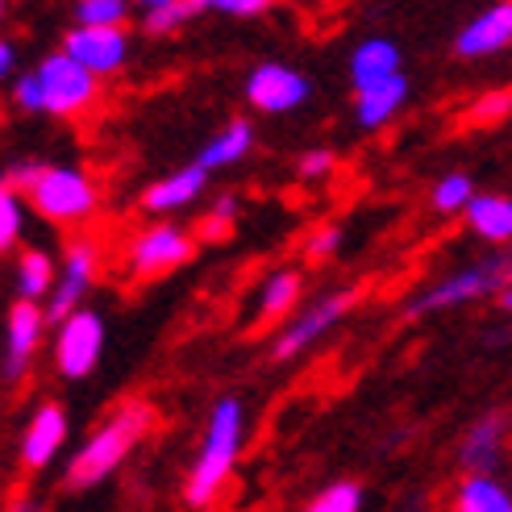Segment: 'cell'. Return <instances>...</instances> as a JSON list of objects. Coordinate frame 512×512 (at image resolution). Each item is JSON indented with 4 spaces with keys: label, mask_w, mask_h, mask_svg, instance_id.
Segmentation results:
<instances>
[{
    "label": "cell",
    "mask_w": 512,
    "mask_h": 512,
    "mask_svg": "<svg viewBox=\"0 0 512 512\" xmlns=\"http://www.w3.org/2000/svg\"><path fill=\"white\" fill-rule=\"evenodd\" d=\"M150 425H155V408H150L146 400H125L117 413L105 425H100L80 450L71 454L63 483H67L71 492L96 488L100 479H109L125 463V458H130V450L146 438Z\"/></svg>",
    "instance_id": "6da1fadb"
},
{
    "label": "cell",
    "mask_w": 512,
    "mask_h": 512,
    "mask_svg": "<svg viewBox=\"0 0 512 512\" xmlns=\"http://www.w3.org/2000/svg\"><path fill=\"white\" fill-rule=\"evenodd\" d=\"M242 429H246L242 404L234 396L217 400L213 404V417H209V429H204V446H200L196 463L188 471V483H184V500L192 508L213 504V496L221 492V483L229 479V471H234V463H238Z\"/></svg>",
    "instance_id": "7a4b0ae2"
},
{
    "label": "cell",
    "mask_w": 512,
    "mask_h": 512,
    "mask_svg": "<svg viewBox=\"0 0 512 512\" xmlns=\"http://www.w3.org/2000/svg\"><path fill=\"white\" fill-rule=\"evenodd\" d=\"M504 288H512V254H488L463 271H454L442 284H433L429 292H421L408 304V317H429L442 309H458V304H471L483 296H500Z\"/></svg>",
    "instance_id": "3957f363"
},
{
    "label": "cell",
    "mask_w": 512,
    "mask_h": 512,
    "mask_svg": "<svg viewBox=\"0 0 512 512\" xmlns=\"http://www.w3.org/2000/svg\"><path fill=\"white\" fill-rule=\"evenodd\" d=\"M38 84H42V113L50 117H80L96 105V75L84 71L67 50L46 55L38 67Z\"/></svg>",
    "instance_id": "277c9868"
},
{
    "label": "cell",
    "mask_w": 512,
    "mask_h": 512,
    "mask_svg": "<svg viewBox=\"0 0 512 512\" xmlns=\"http://www.w3.org/2000/svg\"><path fill=\"white\" fill-rule=\"evenodd\" d=\"M34 213H42L55 225H75L92 217L96 209V184L80 171V167H46L42 179L30 192Z\"/></svg>",
    "instance_id": "5b68a950"
},
{
    "label": "cell",
    "mask_w": 512,
    "mask_h": 512,
    "mask_svg": "<svg viewBox=\"0 0 512 512\" xmlns=\"http://www.w3.org/2000/svg\"><path fill=\"white\" fill-rule=\"evenodd\" d=\"M100 350H105V321L92 309H80L75 317H67L55 334V367L67 379H84L96 371Z\"/></svg>",
    "instance_id": "8992f818"
},
{
    "label": "cell",
    "mask_w": 512,
    "mask_h": 512,
    "mask_svg": "<svg viewBox=\"0 0 512 512\" xmlns=\"http://www.w3.org/2000/svg\"><path fill=\"white\" fill-rule=\"evenodd\" d=\"M354 300H358V292H334V296L317 300L309 313L292 317L284 329H279V338H275L271 354H275V358H296L300 350H309L317 338H325L329 329H334V325L354 309Z\"/></svg>",
    "instance_id": "52a82bcc"
},
{
    "label": "cell",
    "mask_w": 512,
    "mask_h": 512,
    "mask_svg": "<svg viewBox=\"0 0 512 512\" xmlns=\"http://www.w3.org/2000/svg\"><path fill=\"white\" fill-rule=\"evenodd\" d=\"M246 100L259 113H292L309 100V80L288 63H259L246 75Z\"/></svg>",
    "instance_id": "ba28073f"
},
{
    "label": "cell",
    "mask_w": 512,
    "mask_h": 512,
    "mask_svg": "<svg viewBox=\"0 0 512 512\" xmlns=\"http://www.w3.org/2000/svg\"><path fill=\"white\" fill-rule=\"evenodd\" d=\"M96 263H100V254H96V242L92 238H80V242H71L67 250V263H63V275H59V284L55 292H50L46 300V321H67L84 309V296L92 288V279H96Z\"/></svg>",
    "instance_id": "9c48e42d"
},
{
    "label": "cell",
    "mask_w": 512,
    "mask_h": 512,
    "mask_svg": "<svg viewBox=\"0 0 512 512\" xmlns=\"http://www.w3.org/2000/svg\"><path fill=\"white\" fill-rule=\"evenodd\" d=\"M192 259V238L175 225H150L130 246V267L138 279H155Z\"/></svg>",
    "instance_id": "30bf717a"
},
{
    "label": "cell",
    "mask_w": 512,
    "mask_h": 512,
    "mask_svg": "<svg viewBox=\"0 0 512 512\" xmlns=\"http://www.w3.org/2000/svg\"><path fill=\"white\" fill-rule=\"evenodd\" d=\"M63 50L92 75H113L130 59V34L121 30H96V25H75L63 38Z\"/></svg>",
    "instance_id": "8fae6325"
},
{
    "label": "cell",
    "mask_w": 512,
    "mask_h": 512,
    "mask_svg": "<svg viewBox=\"0 0 512 512\" xmlns=\"http://www.w3.org/2000/svg\"><path fill=\"white\" fill-rule=\"evenodd\" d=\"M67 442V413L63 404L46 400L34 408V417L25 421L21 429V442H17V458L25 471H46L50 463H55V454L63 450Z\"/></svg>",
    "instance_id": "7c38bea8"
},
{
    "label": "cell",
    "mask_w": 512,
    "mask_h": 512,
    "mask_svg": "<svg viewBox=\"0 0 512 512\" xmlns=\"http://www.w3.org/2000/svg\"><path fill=\"white\" fill-rule=\"evenodd\" d=\"M46 329V309H38L34 300H17L9 304V329H5V375L17 379L30 367V358L42 342Z\"/></svg>",
    "instance_id": "4fadbf2b"
},
{
    "label": "cell",
    "mask_w": 512,
    "mask_h": 512,
    "mask_svg": "<svg viewBox=\"0 0 512 512\" xmlns=\"http://www.w3.org/2000/svg\"><path fill=\"white\" fill-rule=\"evenodd\" d=\"M508 42H512V0H504V5H492V9H483L479 17H471L463 30H458L454 50L463 59H483V55H496V50H504Z\"/></svg>",
    "instance_id": "5bb4252c"
},
{
    "label": "cell",
    "mask_w": 512,
    "mask_h": 512,
    "mask_svg": "<svg viewBox=\"0 0 512 512\" xmlns=\"http://www.w3.org/2000/svg\"><path fill=\"white\" fill-rule=\"evenodd\" d=\"M400 75V46L392 38H367L354 46L350 55V84L354 92H367V88H379Z\"/></svg>",
    "instance_id": "9a60e30c"
},
{
    "label": "cell",
    "mask_w": 512,
    "mask_h": 512,
    "mask_svg": "<svg viewBox=\"0 0 512 512\" xmlns=\"http://www.w3.org/2000/svg\"><path fill=\"white\" fill-rule=\"evenodd\" d=\"M204 184H209V171L200 163L179 167V171L155 179V184L142 192V209L146 213H175V209H184V204H192L204 192Z\"/></svg>",
    "instance_id": "2e32d148"
},
{
    "label": "cell",
    "mask_w": 512,
    "mask_h": 512,
    "mask_svg": "<svg viewBox=\"0 0 512 512\" xmlns=\"http://www.w3.org/2000/svg\"><path fill=\"white\" fill-rule=\"evenodd\" d=\"M500 446H504V417L500 413L479 417L467 429L463 450H458V463L467 467V475H492V467L500 463Z\"/></svg>",
    "instance_id": "e0dca14e"
},
{
    "label": "cell",
    "mask_w": 512,
    "mask_h": 512,
    "mask_svg": "<svg viewBox=\"0 0 512 512\" xmlns=\"http://www.w3.org/2000/svg\"><path fill=\"white\" fill-rule=\"evenodd\" d=\"M404 100H408V80H404V75H396V80H388V84L358 92L354 117H358V125H363V130H379L383 121H392V117L400 113Z\"/></svg>",
    "instance_id": "ac0fdd59"
},
{
    "label": "cell",
    "mask_w": 512,
    "mask_h": 512,
    "mask_svg": "<svg viewBox=\"0 0 512 512\" xmlns=\"http://www.w3.org/2000/svg\"><path fill=\"white\" fill-rule=\"evenodd\" d=\"M467 225H471V234H479L483 242H512V200L508 196H475V204L467 209Z\"/></svg>",
    "instance_id": "d6986e66"
},
{
    "label": "cell",
    "mask_w": 512,
    "mask_h": 512,
    "mask_svg": "<svg viewBox=\"0 0 512 512\" xmlns=\"http://www.w3.org/2000/svg\"><path fill=\"white\" fill-rule=\"evenodd\" d=\"M250 146H254V125L246 121V117H238V121H229L225 130L200 150V167L204 171H217V167H234V163H242L246 155H250Z\"/></svg>",
    "instance_id": "ffe728a7"
},
{
    "label": "cell",
    "mask_w": 512,
    "mask_h": 512,
    "mask_svg": "<svg viewBox=\"0 0 512 512\" xmlns=\"http://www.w3.org/2000/svg\"><path fill=\"white\" fill-rule=\"evenodd\" d=\"M450 512H512V492L500 488L492 475H467L458 483Z\"/></svg>",
    "instance_id": "44dd1931"
},
{
    "label": "cell",
    "mask_w": 512,
    "mask_h": 512,
    "mask_svg": "<svg viewBox=\"0 0 512 512\" xmlns=\"http://www.w3.org/2000/svg\"><path fill=\"white\" fill-rule=\"evenodd\" d=\"M13 275H17V300H50V292H55V263H50V254L46 250H21L17 254V267H13Z\"/></svg>",
    "instance_id": "7402d4cb"
},
{
    "label": "cell",
    "mask_w": 512,
    "mask_h": 512,
    "mask_svg": "<svg viewBox=\"0 0 512 512\" xmlns=\"http://www.w3.org/2000/svg\"><path fill=\"white\" fill-rule=\"evenodd\" d=\"M300 300V275L296 271H275L267 275V284L259 292V325H271L279 317H288Z\"/></svg>",
    "instance_id": "603a6c76"
},
{
    "label": "cell",
    "mask_w": 512,
    "mask_h": 512,
    "mask_svg": "<svg viewBox=\"0 0 512 512\" xmlns=\"http://www.w3.org/2000/svg\"><path fill=\"white\" fill-rule=\"evenodd\" d=\"M209 5H200V0H155V5H146V13H142V30L146 34H171V30H179L184 21H192L196 13H204Z\"/></svg>",
    "instance_id": "cb8c5ba5"
},
{
    "label": "cell",
    "mask_w": 512,
    "mask_h": 512,
    "mask_svg": "<svg viewBox=\"0 0 512 512\" xmlns=\"http://www.w3.org/2000/svg\"><path fill=\"white\" fill-rule=\"evenodd\" d=\"M358 508H363V488H358L354 479L329 483V488H321L309 504H304V512H358Z\"/></svg>",
    "instance_id": "d4e9b609"
},
{
    "label": "cell",
    "mask_w": 512,
    "mask_h": 512,
    "mask_svg": "<svg viewBox=\"0 0 512 512\" xmlns=\"http://www.w3.org/2000/svg\"><path fill=\"white\" fill-rule=\"evenodd\" d=\"M471 204H475V184H471V175L454 171V175L438 179V188H433V209H438V213H467Z\"/></svg>",
    "instance_id": "484cf974"
},
{
    "label": "cell",
    "mask_w": 512,
    "mask_h": 512,
    "mask_svg": "<svg viewBox=\"0 0 512 512\" xmlns=\"http://www.w3.org/2000/svg\"><path fill=\"white\" fill-rule=\"evenodd\" d=\"M130 5L125 0H80L75 5V25H96V30H121Z\"/></svg>",
    "instance_id": "4316f807"
},
{
    "label": "cell",
    "mask_w": 512,
    "mask_h": 512,
    "mask_svg": "<svg viewBox=\"0 0 512 512\" xmlns=\"http://www.w3.org/2000/svg\"><path fill=\"white\" fill-rule=\"evenodd\" d=\"M508 113H512V88H496V92H483L471 100L463 113V125H496Z\"/></svg>",
    "instance_id": "83f0119b"
},
{
    "label": "cell",
    "mask_w": 512,
    "mask_h": 512,
    "mask_svg": "<svg viewBox=\"0 0 512 512\" xmlns=\"http://www.w3.org/2000/svg\"><path fill=\"white\" fill-rule=\"evenodd\" d=\"M21 217H25L21 196L9 192V188H0V250H13V242L21 234Z\"/></svg>",
    "instance_id": "f1b7e54d"
},
{
    "label": "cell",
    "mask_w": 512,
    "mask_h": 512,
    "mask_svg": "<svg viewBox=\"0 0 512 512\" xmlns=\"http://www.w3.org/2000/svg\"><path fill=\"white\" fill-rule=\"evenodd\" d=\"M338 242H342V225L325 221V225H317L313 234H309V242H304V259H309V263H321V259H329V254L338 250Z\"/></svg>",
    "instance_id": "f546056e"
},
{
    "label": "cell",
    "mask_w": 512,
    "mask_h": 512,
    "mask_svg": "<svg viewBox=\"0 0 512 512\" xmlns=\"http://www.w3.org/2000/svg\"><path fill=\"white\" fill-rule=\"evenodd\" d=\"M234 213H238V196H234V192H221V196L213 200V217L200 225V234H204V238H225Z\"/></svg>",
    "instance_id": "4dcf8cb0"
},
{
    "label": "cell",
    "mask_w": 512,
    "mask_h": 512,
    "mask_svg": "<svg viewBox=\"0 0 512 512\" xmlns=\"http://www.w3.org/2000/svg\"><path fill=\"white\" fill-rule=\"evenodd\" d=\"M338 167V155L329 146H317V150H309V155H300V163H296V171H300V179H325L329 171Z\"/></svg>",
    "instance_id": "1f68e13d"
},
{
    "label": "cell",
    "mask_w": 512,
    "mask_h": 512,
    "mask_svg": "<svg viewBox=\"0 0 512 512\" xmlns=\"http://www.w3.org/2000/svg\"><path fill=\"white\" fill-rule=\"evenodd\" d=\"M13 100H17V109H25V113H42V84H38V71H25L21 80L13 84Z\"/></svg>",
    "instance_id": "d6a6232c"
},
{
    "label": "cell",
    "mask_w": 512,
    "mask_h": 512,
    "mask_svg": "<svg viewBox=\"0 0 512 512\" xmlns=\"http://www.w3.org/2000/svg\"><path fill=\"white\" fill-rule=\"evenodd\" d=\"M213 9L229 13V17H259V13H267V0H217Z\"/></svg>",
    "instance_id": "836d02e7"
},
{
    "label": "cell",
    "mask_w": 512,
    "mask_h": 512,
    "mask_svg": "<svg viewBox=\"0 0 512 512\" xmlns=\"http://www.w3.org/2000/svg\"><path fill=\"white\" fill-rule=\"evenodd\" d=\"M13 63H17V50H13V42H0V71H13Z\"/></svg>",
    "instance_id": "e575fe53"
},
{
    "label": "cell",
    "mask_w": 512,
    "mask_h": 512,
    "mask_svg": "<svg viewBox=\"0 0 512 512\" xmlns=\"http://www.w3.org/2000/svg\"><path fill=\"white\" fill-rule=\"evenodd\" d=\"M9 512H30V496H17V500L9 504Z\"/></svg>",
    "instance_id": "d590c367"
},
{
    "label": "cell",
    "mask_w": 512,
    "mask_h": 512,
    "mask_svg": "<svg viewBox=\"0 0 512 512\" xmlns=\"http://www.w3.org/2000/svg\"><path fill=\"white\" fill-rule=\"evenodd\" d=\"M496 300H500V309H504V313H512V288H504Z\"/></svg>",
    "instance_id": "8d00e7d4"
}]
</instances>
